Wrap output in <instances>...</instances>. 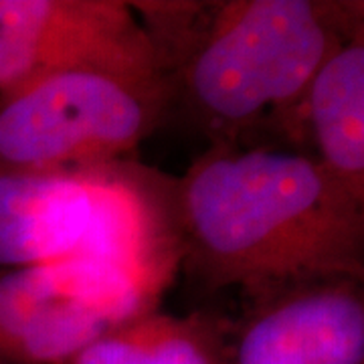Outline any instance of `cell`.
<instances>
[{"mask_svg":"<svg viewBox=\"0 0 364 364\" xmlns=\"http://www.w3.org/2000/svg\"><path fill=\"white\" fill-rule=\"evenodd\" d=\"M364 203L318 158L219 144L176 186L184 261L255 296L364 273Z\"/></svg>","mask_w":364,"mask_h":364,"instance_id":"1","label":"cell"},{"mask_svg":"<svg viewBox=\"0 0 364 364\" xmlns=\"http://www.w3.org/2000/svg\"><path fill=\"white\" fill-rule=\"evenodd\" d=\"M344 4L237 0L219 9L184 67L188 104L208 128L231 136L267 114H296L314 75L360 25Z\"/></svg>","mask_w":364,"mask_h":364,"instance_id":"2","label":"cell"},{"mask_svg":"<svg viewBox=\"0 0 364 364\" xmlns=\"http://www.w3.org/2000/svg\"><path fill=\"white\" fill-rule=\"evenodd\" d=\"M166 85L71 69L0 95V172L63 174L116 162L154 130Z\"/></svg>","mask_w":364,"mask_h":364,"instance_id":"3","label":"cell"},{"mask_svg":"<svg viewBox=\"0 0 364 364\" xmlns=\"http://www.w3.org/2000/svg\"><path fill=\"white\" fill-rule=\"evenodd\" d=\"M156 304L126 273L85 255L2 269L0 364H67Z\"/></svg>","mask_w":364,"mask_h":364,"instance_id":"4","label":"cell"},{"mask_svg":"<svg viewBox=\"0 0 364 364\" xmlns=\"http://www.w3.org/2000/svg\"><path fill=\"white\" fill-rule=\"evenodd\" d=\"M71 69L164 81V59L128 2L0 0V95Z\"/></svg>","mask_w":364,"mask_h":364,"instance_id":"5","label":"cell"},{"mask_svg":"<svg viewBox=\"0 0 364 364\" xmlns=\"http://www.w3.org/2000/svg\"><path fill=\"white\" fill-rule=\"evenodd\" d=\"M90 193V225L77 255L112 265L160 299L184 261L176 188L162 198L128 164L77 170Z\"/></svg>","mask_w":364,"mask_h":364,"instance_id":"6","label":"cell"},{"mask_svg":"<svg viewBox=\"0 0 364 364\" xmlns=\"http://www.w3.org/2000/svg\"><path fill=\"white\" fill-rule=\"evenodd\" d=\"M237 342V364H364L360 282L332 279L263 296Z\"/></svg>","mask_w":364,"mask_h":364,"instance_id":"7","label":"cell"},{"mask_svg":"<svg viewBox=\"0 0 364 364\" xmlns=\"http://www.w3.org/2000/svg\"><path fill=\"white\" fill-rule=\"evenodd\" d=\"M90 225L81 172H0V267L16 269L77 255Z\"/></svg>","mask_w":364,"mask_h":364,"instance_id":"8","label":"cell"},{"mask_svg":"<svg viewBox=\"0 0 364 364\" xmlns=\"http://www.w3.org/2000/svg\"><path fill=\"white\" fill-rule=\"evenodd\" d=\"M304 116L318 160L354 198L364 203V35L340 43L314 75Z\"/></svg>","mask_w":364,"mask_h":364,"instance_id":"9","label":"cell"},{"mask_svg":"<svg viewBox=\"0 0 364 364\" xmlns=\"http://www.w3.org/2000/svg\"><path fill=\"white\" fill-rule=\"evenodd\" d=\"M67 364H221L215 330L200 318L150 312L114 326Z\"/></svg>","mask_w":364,"mask_h":364,"instance_id":"10","label":"cell"}]
</instances>
